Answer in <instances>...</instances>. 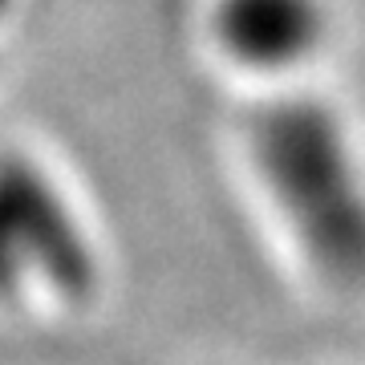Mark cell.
I'll return each instance as SVG.
<instances>
[{"instance_id":"7a4b0ae2","label":"cell","mask_w":365,"mask_h":365,"mask_svg":"<svg viewBox=\"0 0 365 365\" xmlns=\"http://www.w3.org/2000/svg\"><path fill=\"white\" fill-rule=\"evenodd\" d=\"M211 29L220 49L260 73H280L309 61L325 41L321 0H215Z\"/></svg>"},{"instance_id":"6da1fadb","label":"cell","mask_w":365,"mask_h":365,"mask_svg":"<svg viewBox=\"0 0 365 365\" xmlns=\"http://www.w3.org/2000/svg\"><path fill=\"white\" fill-rule=\"evenodd\" d=\"M252 179L297 260L337 292L365 288V170L313 106H272L248 130Z\"/></svg>"}]
</instances>
